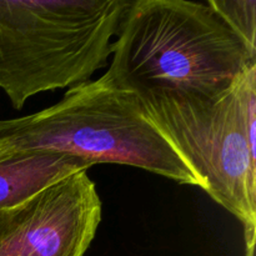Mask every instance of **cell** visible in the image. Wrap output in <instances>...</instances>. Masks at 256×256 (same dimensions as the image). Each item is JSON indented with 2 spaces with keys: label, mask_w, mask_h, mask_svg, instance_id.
Masks as SVG:
<instances>
[{
  "label": "cell",
  "mask_w": 256,
  "mask_h": 256,
  "mask_svg": "<svg viewBox=\"0 0 256 256\" xmlns=\"http://www.w3.org/2000/svg\"><path fill=\"white\" fill-rule=\"evenodd\" d=\"M102 76L142 94L216 98L256 64V55L206 2L132 0Z\"/></svg>",
  "instance_id": "6da1fadb"
},
{
  "label": "cell",
  "mask_w": 256,
  "mask_h": 256,
  "mask_svg": "<svg viewBox=\"0 0 256 256\" xmlns=\"http://www.w3.org/2000/svg\"><path fill=\"white\" fill-rule=\"evenodd\" d=\"M59 152L95 164L139 168L184 185L202 182L145 114L135 92L104 76L68 90L52 106L0 120V154Z\"/></svg>",
  "instance_id": "7a4b0ae2"
},
{
  "label": "cell",
  "mask_w": 256,
  "mask_h": 256,
  "mask_svg": "<svg viewBox=\"0 0 256 256\" xmlns=\"http://www.w3.org/2000/svg\"><path fill=\"white\" fill-rule=\"evenodd\" d=\"M132 0H0V89L12 108L109 66Z\"/></svg>",
  "instance_id": "3957f363"
},
{
  "label": "cell",
  "mask_w": 256,
  "mask_h": 256,
  "mask_svg": "<svg viewBox=\"0 0 256 256\" xmlns=\"http://www.w3.org/2000/svg\"><path fill=\"white\" fill-rule=\"evenodd\" d=\"M256 64L224 94H136L145 114L172 142L214 202L256 228V136L245 122V94Z\"/></svg>",
  "instance_id": "277c9868"
},
{
  "label": "cell",
  "mask_w": 256,
  "mask_h": 256,
  "mask_svg": "<svg viewBox=\"0 0 256 256\" xmlns=\"http://www.w3.org/2000/svg\"><path fill=\"white\" fill-rule=\"evenodd\" d=\"M102 222V202L79 172L28 202L0 210V256H85Z\"/></svg>",
  "instance_id": "5b68a950"
},
{
  "label": "cell",
  "mask_w": 256,
  "mask_h": 256,
  "mask_svg": "<svg viewBox=\"0 0 256 256\" xmlns=\"http://www.w3.org/2000/svg\"><path fill=\"white\" fill-rule=\"evenodd\" d=\"M92 165L59 152H19L0 154V210L18 206L42 190Z\"/></svg>",
  "instance_id": "8992f818"
},
{
  "label": "cell",
  "mask_w": 256,
  "mask_h": 256,
  "mask_svg": "<svg viewBox=\"0 0 256 256\" xmlns=\"http://www.w3.org/2000/svg\"><path fill=\"white\" fill-rule=\"evenodd\" d=\"M220 19L256 55V2L255 0H209Z\"/></svg>",
  "instance_id": "52a82bcc"
},
{
  "label": "cell",
  "mask_w": 256,
  "mask_h": 256,
  "mask_svg": "<svg viewBox=\"0 0 256 256\" xmlns=\"http://www.w3.org/2000/svg\"><path fill=\"white\" fill-rule=\"evenodd\" d=\"M255 236L256 228H246V229H244L245 256H255Z\"/></svg>",
  "instance_id": "ba28073f"
}]
</instances>
